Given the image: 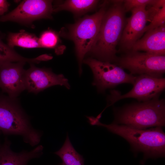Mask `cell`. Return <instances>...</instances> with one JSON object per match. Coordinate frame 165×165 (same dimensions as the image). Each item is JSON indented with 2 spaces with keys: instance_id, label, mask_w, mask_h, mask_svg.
Instances as JSON below:
<instances>
[{
  "instance_id": "cell-14",
  "label": "cell",
  "mask_w": 165,
  "mask_h": 165,
  "mask_svg": "<svg viewBox=\"0 0 165 165\" xmlns=\"http://www.w3.org/2000/svg\"><path fill=\"white\" fill-rule=\"evenodd\" d=\"M130 51H143L165 55V25L146 32L144 36L136 42Z\"/></svg>"
},
{
  "instance_id": "cell-1",
  "label": "cell",
  "mask_w": 165,
  "mask_h": 165,
  "mask_svg": "<svg viewBox=\"0 0 165 165\" xmlns=\"http://www.w3.org/2000/svg\"><path fill=\"white\" fill-rule=\"evenodd\" d=\"M107 1L100 29L88 53L93 58L114 64L116 62V46L126 24L123 0Z\"/></svg>"
},
{
  "instance_id": "cell-8",
  "label": "cell",
  "mask_w": 165,
  "mask_h": 165,
  "mask_svg": "<svg viewBox=\"0 0 165 165\" xmlns=\"http://www.w3.org/2000/svg\"><path fill=\"white\" fill-rule=\"evenodd\" d=\"M132 89L123 95L116 90H112L107 98L105 108L116 102L129 98L136 99L139 102L149 100L160 96L165 88V79L157 78L147 75H136Z\"/></svg>"
},
{
  "instance_id": "cell-4",
  "label": "cell",
  "mask_w": 165,
  "mask_h": 165,
  "mask_svg": "<svg viewBox=\"0 0 165 165\" xmlns=\"http://www.w3.org/2000/svg\"><path fill=\"white\" fill-rule=\"evenodd\" d=\"M16 99L0 96V131L6 135L20 136L33 147L40 142L42 132L34 128Z\"/></svg>"
},
{
  "instance_id": "cell-6",
  "label": "cell",
  "mask_w": 165,
  "mask_h": 165,
  "mask_svg": "<svg viewBox=\"0 0 165 165\" xmlns=\"http://www.w3.org/2000/svg\"><path fill=\"white\" fill-rule=\"evenodd\" d=\"M115 64L128 70L134 75L162 78L165 72V56L130 51L118 58Z\"/></svg>"
},
{
  "instance_id": "cell-11",
  "label": "cell",
  "mask_w": 165,
  "mask_h": 165,
  "mask_svg": "<svg viewBox=\"0 0 165 165\" xmlns=\"http://www.w3.org/2000/svg\"><path fill=\"white\" fill-rule=\"evenodd\" d=\"M23 62H10L0 67V88L8 97L16 99L25 90V74Z\"/></svg>"
},
{
  "instance_id": "cell-12",
  "label": "cell",
  "mask_w": 165,
  "mask_h": 165,
  "mask_svg": "<svg viewBox=\"0 0 165 165\" xmlns=\"http://www.w3.org/2000/svg\"><path fill=\"white\" fill-rule=\"evenodd\" d=\"M146 6L132 9L131 16L126 20L120 43L122 49L126 52L131 50L133 45L144 34L148 20Z\"/></svg>"
},
{
  "instance_id": "cell-18",
  "label": "cell",
  "mask_w": 165,
  "mask_h": 165,
  "mask_svg": "<svg viewBox=\"0 0 165 165\" xmlns=\"http://www.w3.org/2000/svg\"><path fill=\"white\" fill-rule=\"evenodd\" d=\"M43 58L40 55L35 58H30L22 57L13 48L4 43L0 38V67L8 63L23 62L30 64L38 63Z\"/></svg>"
},
{
  "instance_id": "cell-19",
  "label": "cell",
  "mask_w": 165,
  "mask_h": 165,
  "mask_svg": "<svg viewBox=\"0 0 165 165\" xmlns=\"http://www.w3.org/2000/svg\"><path fill=\"white\" fill-rule=\"evenodd\" d=\"M59 33L51 29L43 31L38 38L41 48L54 49L57 50L61 42Z\"/></svg>"
},
{
  "instance_id": "cell-7",
  "label": "cell",
  "mask_w": 165,
  "mask_h": 165,
  "mask_svg": "<svg viewBox=\"0 0 165 165\" xmlns=\"http://www.w3.org/2000/svg\"><path fill=\"white\" fill-rule=\"evenodd\" d=\"M83 63L91 68L94 76L92 85L100 93H104L106 89L121 84L133 85L136 78V76L127 73L119 66L109 62L89 57L84 59Z\"/></svg>"
},
{
  "instance_id": "cell-3",
  "label": "cell",
  "mask_w": 165,
  "mask_h": 165,
  "mask_svg": "<svg viewBox=\"0 0 165 165\" xmlns=\"http://www.w3.org/2000/svg\"><path fill=\"white\" fill-rule=\"evenodd\" d=\"M113 123L145 129L165 126V102L159 96L149 100L126 105L114 109Z\"/></svg>"
},
{
  "instance_id": "cell-23",
  "label": "cell",
  "mask_w": 165,
  "mask_h": 165,
  "mask_svg": "<svg viewBox=\"0 0 165 165\" xmlns=\"http://www.w3.org/2000/svg\"><path fill=\"white\" fill-rule=\"evenodd\" d=\"M58 165H63V164L62 163H60Z\"/></svg>"
},
{
  "instance_id": "cell-5",
  "label": "cell",
  "mask_w": 165,
  "mask_h": 165,
  "mask_svg": "<svg viewBox=\"0 0 165 165\" xmlns=\"http://www.w3.org/2000/svg\"><path fill=\"white\" fill-rule=\"evenodd\" d=\"M107 4V1H105L96 13L86 16L68 26V32H59L60 36H65L74 43L80 75L82 72L84 57L90 50L99 32Z\"/></svg>"
},
{
  "instance_id": "cell-16",
  "label": "cell",
  "mask_w": 165,
  "mask_h": 165,
  "mask_svg": "<svg viewBox=\"0 0 165 165\" xmlns=\"http://www.w3.org/2000/svg\"><path fill=\"white\" fill-rule=\"evenodd\" d=\"M7 40V45L13 48L15 46L25 48H41L38 38L23 30L18 32L9 33Z\"/></svg>"
},
{
  "instance_id": "cell-15",
  "label": "cell",
  "mask_w": 165,
  "mask_h": 165,
  "mask_svg": "<svg viewBox=\"0 0 165 165\" xmlns=\"http://www.w3.org/2000/svg\"><path fill=\"white\" fill-rule=\"evenodd\" d=\"M99 2L96 0H66L53 7V12L67 10L75 16H79L95 9Z\"/></svg>"
},
{
  "instance_id": "cell-17",
  "label": "cell",
  "mask_w": 165,
  "mask_h": 165,
  "mask_svg": "<svg viewBox=\"0 0 165 165\" xmlns=\"http://www.w3.org/2000/svg\"><path fill=\"white\" fill-rule=\"evenodd\" d=\"M54 153L60 158L63 165H84L83 156L75 149L68 134L62 147Z\"/></svg>"
},
{
  "instance_id": "cell-22",
  "label": "cell",
  "mask_w": 165,
  "mask_h": 165,
  "mask_svg": "<svg viewBox=\"0 0 165 165\" xmlns=\"http://www.w3.org/2000/svg\"><path fill=\"white\" fill-rule=\"evenodd\" d=\"M10 3L6 0H0V16H2L8 10Z\"/></svg>"
},
{
  "instance_id": "cell-20",
  "label": "cell",
  "mask_w": 165,
  "mask_h": 165,
  "mask_svg": "<svg viewBox=\"0 0 165 165\" xmlns=\"http://www.w3.org/2000/svg\"><path fill=\"white\" fill-rule=\"evenodd\" d=\"M165 5L162 7L154 16L149 24L146 25L144 33L147 31L165 24Z\"/></svg>"
},
{
  "instance_id": "cell-10",
  "label": "cell",
  "mask_w": 165,
  "mask_h": 165,
  "mask_svg": "<svg viewBox=\"0 0 165 165\" xmlns=\"http://www.w3.org/2000/svg\"><path fill=\"white\" fill-rule=\"evenodd\" d=\"M57 85L64 86L68 89L70 88L68 79L63 75L56 74L50 68H39L31 63L25 71V88L28 92L37 94Z\"/></svg>"
},
{
  "instance_id": "cell-21",
  "label": "cell",
  "mask_w": 165,
  "mask_h": 165,
  "mask_svg": "<svg viewBox=\"0 0 165 165\" xmlns=\"http://www.w3.org/2000/svg\"><path fill=\"white\" fill-rule=\"evenodd\" d=\"M156 0H123V6L126 12L133 8L141 6L150 5L153 3Z\"/></svg>"
},
{
  "instance_id": "cell-13",
  "label": "cell",
  "mask_w": 165,
  "mask_h": 165,
  "mask_svg": "<svg viewBox=\"0 0 165 165\" xmlns=\"http://www.w3.org/2000/svg\"><path fill=\"white\" fill-rule=\"evenodd\" d=\"M11 145L10 141L5 138L0 147V165H28L30 160L39 158L43 153V147L41 145L30 151L23 150L18 152L12 150Z\"/></svg>"
},
{
  "instance_id": "cell-9",
  "label": "cell",
  "mask_w": 165,
  "mask_h": 165,
  "mask_svg": "<svg viewBox=\"0 0 165 165\" xmlns=\"http://www.w3.org/2000/svg\"><path fill=\"white\" fill-rule=\"evenodd\" d=\"M52 1L25 0L14 9L0 17V22L13 21L30 25L34 21L51 19L53 12Z\"/></svg>"
},
{
  "instance_id": "cell-24",
  "label": "cell",
  "mask_w": 165,
  "mask_h": 165,
  "mask_svg": "<svg viewBox=\"0 0 165 165\" xmlns=\"http://www.w3.org/2000/svg\"><path fill=\"white\" fill-rule=\"evenodd\" d=\"M2 133L0 131V135ZM2 145L1 144H0V147H1V145Z\"/></svg>"
},
{
  "instance_id": "cell-2",
  "label": "cell",
  "mask_w": 165,
  "mask_h": 165,
  "mask_svg": "<svg viewBox=\"0 0 165 165\" xmlns=\"http://www.w3.org/2000/svg\"><path fill=\"white\" fill-rule=\"evenodd\" d=\"M91 124L103 127L108 130L126 140L133 149L143 152L146 157L164 156L165 153V134L161 127L148 129H139L113 123L107 125L93 117Z\"/></svg>"
}]
</instances>
